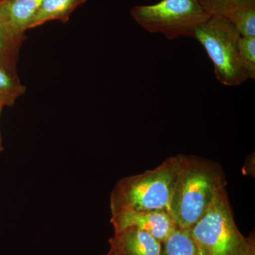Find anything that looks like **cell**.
Returning a JSON list of instances; mask_svg holds the SVG:
<instances>
[{"mask_svg":"<svg viewBox=\"0 0 255 255\" xmlns=\"http://www.w3.org/2000/svg\"><path fill=\"white\" fill-rule=\"evenodd\" d=\"M226 181L219 164L181 154L168 213L179 228H191L206 212Z\"/></svg>","mask_w":255,"mask_h":255,"instance_id":"1","label":"cell"},{"mask_svg":"<svg viewBox=\"0 0 255 255\" xmlns=\"http://www.w3.org/2000/svg\"><path fill=\"white\" fill-rule=\"evenodd\" d=\"M181 163V154L158 167L124 179L112 196L113 213L167 211Z\"/></svg>","mask_w":255,"mask_h":255,"instance_id":"2","label":"cell"},{"mask_svg":"<svg viewBox=\"0 0 255 255\" xmlns=\"http://www.w3.org/2000/svg\"><path fill=\"white\" fill-rule=\"evenodd\" d=\"M130 14L146 31L163 34L168 40L194 38L198 28L211 16L198 0H162L155 4L135 6Z\"/></svg>","mask_w":255,"mask_h":255,"instance_id":"3","label":"cell"},{"mask_svg":"<svg viewBox=\"0 0 255 255\" xmlns=\"http://www.w3.org/2000/svg\"><path fill=\"white\" fill-rule=\"evenodd\" d=\"M191 231L203 255H239L247 241L233 219L225 187L218 191Z\"/></svg>","mask_w":255,"mask_h":255,"instance_id":"4","label":"cell"},{"mask_svg":"<svg viewBox=\"0 0 255 255\" xmlns=\"http://www.w3.org/2000/svg\"><path fill=\"white\" fill-rule=\"evenodd\" d=\"M240 37L231 21L223 16H211L194 36L214 64L216 78L226 86H238L248 80L238 53Z\"/></svg>","mask_w":255,"mask_h":255,"instance_id":"5","label":"cell"},{"mask_svg":"<svg viewBox=\"0 0 255 255\" xmlns=\"http://www.w3.org/2000/svg\"><path fill=\"white\" fill-rule=\"evenodd\" d=\"M112 222L117 233L134 228L148 233L161 243L177 229L167 211H124L114 214Z\"/></svg>","mask_w":255,"mask_h":255,"instance_id":"6","label":"cell"},{"mask_svg":"<svg viewBox=\"0 0 255 255\" xmlns=\"http://www.w3.org/2000/svg\"><path fill=\"white\" fill-rule=\"evenodd\" d=\"M43 0H2L0 1V19L10 31L26 38L28 24Z\"/></svg>","mask_w":255,"mask_h":255,"instance_id":"7","label":"cell"},{"mask_svg":"<svg viewBox=\"0 0 255 255\" xmlns=\"http://www.w3.org/2000/svg\"><path fill=\"white\" fill-rule=\"evenodd\" d=\"M117 235V245L124 255H161L162 243L148 233L130 228Z\"/></svg>","mask_w":255,"mask_h":255,"instance_id":"8","label":"cell"},{"mask_svg":"<svg viewBox=\"0 0 255 255\" xmlns=\"http://www.w3.org/2000/svg\"><path fill=\"white\" fill-rule=\"evenodd\" d=\"M87 0H43L28 24V30L38 27L50 21L65 23L70 15Z\"/></svg>","mask_w":255,"mask_h":255,"instance_id":"9","label":"cell"},{"mask_svg":"<svg viewBox=\"0 0 255 255\" xmlns=\"http://www.w3.org/2000/svg\"><path fill=\"white\" fill-rule=\"evenodd\" d=\"M26 38L15 36L0 19V68L13 78H18L20 49Z\"/></svg>","mask_w":255,"mask_h":255,"instance_id":"10","label":"cell"},{"mask_svg":"<svg viewBox=\"0 0 255 255\" xmlns=\"http://www.w3.org/2000/svg\"><path fill=\"white\" fill-rule=\"evenodd\" d=\"M163 243L161 255H194L198 252L191 228H178Z\"/></svg>","mask_w":255,"mask_h":255,"instance_id":"11","label":"cell"},{"mask_svg":"<svg viewBox=\"0 0 255 255\" xmlns=\"http://www.w3.org/2000/svg\"><path fill=\"white\" fill-rule=\"evenodd\" d=\"M198 1L211 16L226 17L238 10L255 6V0H198Z\"/></svg>","mask_w":255,"mask_h":255,"instance_id":"12","label":"cell"},{"mask_svg":"<svg viewBox=\"0 0 255 255\" xmlns=\"http://www.w3.org/2000/svg\"><path fill=\"white\" fill-rule=\"evenodd\" d=\"M26 88L19 78H13L0 68V105L11 107L26 92Z\"/></svg>","mask_w":255,"mask_h":255,"instance_id":"13","label":"cell"},{"mask_svg":"<svg viewBox=\"0 0 255 255\" xmlns=\"http://www.w3.org/2000/svg\"><path fill=\"white\" fill-rule=\"evenodd\" d=\"M227 18L241 36L255 37V6L238 10L228 15Z\"/></svg>","mask_w":255,"mask_h":255,"instance_id":"14","label":"cell"},{"mask_svg":"<svg viewBox=\"0 0 255 255\" xmlns=\"http://www.w3.org/2000/svg\"><path fill=\"white\" fill-rule=\"evenodd\" d=\"M238 48L242 67L248 80H255V37H240Z\"/></svg>","mask_w":255,"mask_h":255,"instance_id":"15","label":"cell"},{"mask_svg":"<svg viewBox=\"0 0 255 255\" xmlns=\"http://www.w3.org/2000/svg\"><path fill=\"white\" fill-rule=\"evenodd\" d=\"M239 255H255L254 241L247 239L246 245Z\"/></svg>","mask_w":255,"mask_h":255,"instance_id":"16","label":"cell"},{"mask_svg":"<svg viewBox=\"0 0 255 255\" xmlns=\"http://www.w3.org/2000/svg\"><path fill=\"white\" fill-rule=\"evenodd\" d=\"M2 106H0V118H1V111H2ZM2 150V145H1V130H0V152Z\"/></svg>","mask_w":255,"mask_h":255,"instance_id":"17","label":"cell"},{"mask_svg":"<svg viewBox=\"0 0 255 255\" xmlns=\"http://www.w3.org/2000/svg\"><path fill=\"white\" fill-rule=\"evenodd\" d=\"M203 255L202 254H201V253H200V252H199V251H198L197 253H196L195 255Z\"/></svg>","mask_w":255,"mask_h":255,"instance_id":"18","label":"cell"},{"mask_svg":"<svg viewBox=\"0 0 255 255\" xmlns=\"http://www.w3.org/2000/svg\"><path fill=\"white\" fill-rule=\"evenodd\" d=\"M2 1V0H0V1Z\"/></svg>","mask_w":255,"mask_h":255,"instance_id":"19","label":"cell"},{"mask_svg":"<svg viewBox=\"0 0 255 255\" xmlns=\"http://www.w3.org/2000/svg\"><path fill=\"white\" fill-rule=\"evenodd\" d=\"M0 106H1V105H0Z\"/></svg>","mask_w":255,"mask_h":255,"instance_id":"20","label":"cell"}]
</instances>
